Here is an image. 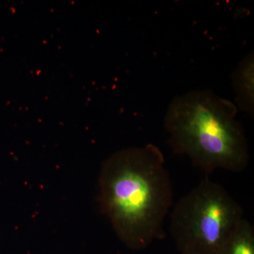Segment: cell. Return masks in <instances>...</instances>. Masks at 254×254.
<instances>
[{
  "label": "cell",
  "mask_w": 254,
  "mask_h": 254,
  "mask_svg": "<svg viewBox=\"0 0 254 254\" xmlns=\"http://www.w3.org/2000/svg\"><path fill=\"white\" fill-rule=\"evenodd\" d=\"M98 203L120 240L132 250L165 237L173 185L163 153L149 143L115 152L102 164Z\"/></svg>",
  "instance_id": "6da1fadb"
},
{
  "label": "cell",
  "mask_w": 254,
  "mask_h": 254,
  "mask_svg": "<svg viewBox=\"0 0 254 254\" xmlns=\"http://www.w3.org/2000/svg\"><path fill=\"white\" fill-rule=\"evenodd\" d=\"M238 109L211 91L189 92L172 100L165 118L169 144L205 173L218 169L241 173L250 159Z\"/></svg>",
  "instance_id": "7a4b0ae2"
},
{
  "label": "cell",
  "mask_w": 254,
  "mask_h": 254,
  "mask_svg": "<svg viewBox=\"0 0 254 254\" xmlns=\"http://www.w3.org/2000/svg\"><path fill=\"white\" fill-rule=\"evenodd\" d=\"M243 215L226 190L206 177L175 205L170 234L181 254H217Z\"/></svg>",
  "instance_id": "3957f363"
},
{
  "label": "cell",
  "mask_w": 254,
  "mask_h": 254,
  "mask_svg": "<svg viewBox=\"0 0 254 254\" xmlns=\"http://www.w3.org/2000/svg\"><path fill=\"white\" fill-rule=\"evenodd\" d=\"M237 109L254 116V54L245 55L232 73Z\"/></svg>",
  "instance_id": "277c9868"
},
{
  "label": "cell",
  "mask_w": 254,
  "mask_h": 254,
  "mask_svg": "<svg viewBox=\"0 0 254 254\" xmlns=\"http://www.w3.org/2000/svg\"><path fill=\"white\" fill-rule=\"evenodd\" d=\"M217 254H254V229L243 218Z\"/></svg>",
  "instance_id": "5b68a950"
}]
</instances>
